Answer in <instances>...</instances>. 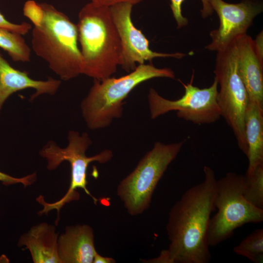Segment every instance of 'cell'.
Instances as JSON below:
<instances>
[{
	"label": "cell",
	"instance_id": "cell-5",
	"mask_svg": "<svg viewBox=\"0 0 263 263\" xmlns=\"http://www.w3.org/2000/svg\"><path fill=\"white\" fill-rule=\"evenodd\" d=\"M245 175L229 172L216 181L214 206L216 213L210 218L207 240L215 246L231 237L237 228L247 223L263 221V209L244 196Z\"/></svg>",
	"mask_w": 263,
	"mask_h": 263
},
{
	"label": "cell",
	"instance_id": "cell-3",
	"mask_svg": "<svg viewBox=\"0 0 263 263\" xmlns=\"http://www.w3.org/2000/svg\"><path fill=\"white\" fill-rule=\"evenodd\" d=\"M40 4L43 18L41 25L32 29V48L61 80L73 79L83 69L77 25L53 5Z\"/></svg>",
	"mask_w": 263,
	"mask_h": 263
},
{
	"label": "cell",
	"instance_id": "cell-1",
	"mask_svg": "<svg viewBox=\"0 0 263 263\" xmlns=\"http://www.w3.org/2000/svg\"><path fill=\"white\" fill-rule=\"evenodd\" d=\"M205 178L187 190L171 207L166 225L169 241L162 251L166 263H207L211 258L207 243L210 215L215 210L216 179L208 166Z\"/></svg>",
	"mask_w": 263,
	"mask_h": 263
},
{
	"label": "cell",
	"instance_id": "cell-24",
	"mask_svg": "<svg viewBox=\"0 0 263 263\" xmlns=\"http://www.w3.org/2000/svg\"><path fill=\"white\" fill-rule=\"evenodd\" d=\"M90 2L96 3L100 5L110 7L114 4L120 2H128L133 5L143 1L144 0H89Z\"/></svg>",
	"mask_w": 263,
	"mask_h": 263
},
{
	"label": "cell",
	"instance_id": "cell-9",
	"mask_svg": "<svg viewBox=\"0 0 263 263\" xmlns=\"http://www.w3.org/2000/svg\"><path fill=\"white\" fill-rule=\"evenodd\" d=\"M182 83L185 93L177 100L166 99L154 89H150L148 98L152 119L174 111L178 117L196 125L211 124L220 119L218 83L215 77L210 86L203 89L193 86L192 79L186 84Z\"/></svg>",
	"mask_w": 263,
	"mask_h": 263
},
{
	"label": "cell",
	"instance_id": "cell-25",
	"mask_svg": "<svg viewBox=\"0 0 263 263\" xmlns=\"http://www.w3.org/2000/svg\"><path fill=\"white\" fill-rule=\"evenodd\" d=\"M116 261L113 258L108 257H104L95 252L93 263H115Z\"/></svg>",
	"mask_w": 263,
	"mask_h": 263
},
{
	"label": "cell",
	"instance_id": "cell-20",
	"mask_svg": "<svg viewBox=\"0 0 263 263\" xmlns=\"http://www.w3.org/2000/svg\"><path fill=\"white\" fill-rule=\"evenodd\" d=\"M185 0H170V7L178 28H180L188 25V19L185 17L182 12V5ZM202 8L201 10L203 18H207L211 15L213 10L211 6L209 0H201Z\"/></svg>",
	"mask_w": 263,
	"mask_h": 263
},
{
	"label": "cell",
	"instance_id": "cell-21",
	"mask_svg": "<svg viewBox=\"0 0 263 263\" xmlns=\"http://www.w3.org/2000/svg\"><path fill=\"white\" fill-rule=\"evenodd\" d=\"M23 13L33 23L34 26L41 25L43 18V10L40 3L34 0H28L24 3Z\"/></svg>",
	"mask_w": 263,
	"mask_h": 263
},
{
	"label": "cell",
	"instance_id": "cell-8",
	"mask_svg": "<svg viewBox=\"0 0 263 263\" xmlns=\"http://www.w3.org/2000/svg\"><path fill=\"white\" fill-rule=\"evenodd\" d=\"M217 52L214 73L220 86L217 101L221 115L232 130L239 148L247 156L244 118L249 99L238 71L235 41Z\"/></svg>",
	"mask_w": 263,
	"mask_h": 263
},
{
	"label": "cell",
	"instance_id": "cell-6",
	"mask_svg": "<svg viewBox=\"0 0 263 263\" xmlns=\"http://www.w3.org/2000/svg\"><path fill=\"white\" fill-rule=\"evenodd\" d=\"M68 144L64 148H60L52 140L49 141L39 151L40 155L47 160V168L49 170L55 169L63 162L68 161L71 170L69 188L61 199L48 203L41 195L37 198L38 202L43 206L42 210L39 212L40 215L47 214L52 209H56L59 215L60 209L65 204L79 199V195L76 191L78 188L84 189L86 193L93 198L94 203L97 201L86 187L87 168L90 163L94 161L101 164L108 162L113 157V152L105 150L94 156H87L86 151L92 144V141L88 133L85 132L80 135L77 132L70 131L68 132Z\"/></svg>",
	"mask_w": 263,
	"mask_h": 263
},
{
	"label": "cell",
	"instance_id": "cell-17",
	"mask_svg": "<svg viewBox=\"0 0 263 263\" xmlns=\"http://www.w3.org/2000/svg\"><path fill=\"white\" fill-rule=\"evenodd\" d=\"M0 47L7 52L13 61L28 62L31 60V49L22 35L0 28Z\"/></svg>",
	"mask_w": 263,
	"mask_h": 263
},
{
	"label": "cell",
	"instance_id": "cell-15",
	"mask_svg": "<svg viewBox=\"0 0 263 263\" xmlns=\"http://www.w3.org/2000/svg\"><path fill=\"white\" fill-rule=\"evenodd\" d=\"M58 236L54 225L43 222L22 234L18 245L29 251L34 263H61L58 254Z\"/></svg>",
	"mask_w": 263,
	"mask_h": 263
},
{
	"label": "cell",
	"instance_id": "cell-2",
	"mask_svg": "<svg viewBox=\"0 0 263 263\" xmlns=\"http://www.w3.org/2000/svg\"><path fill=\"white\" fill-rule=\"evenodd\" d=\"M76 25L82 74L98 80L111 76L119 66L121 45L110 7L89 1L80 9Z\"/></svg>",
	"mask_w": 263,
	"mask_h": 263
},
{
	"label": "cell",
	"instance_id": "cell-10",
	"mask_svg": "<svg viewBox=\"0 0 263 263\" xmlns=\"http://www.w3.org/2000/svg\"><path fill=\"white\" fill-rule=\"evenodd\" d=\"M133 5L120 2L110 7L111 16L118 32L121 45L119 66L128 72L134 70L138 65L150 62L157 57L182 58V53H165L153 51L149 40L134 25L132 19Z\"/></svg>",
	"mask_w": 263,
	"mask_h": 263
},
{
	"label": "cell",
	"instance_id": "cell-13",
	"mask_svg": "<svg viewBox=\"0 0 263 263\" xmlns=\"http://www.w3.org/2000/svg\"><path fill=\"white\" fill-rule=\"evenodd\" d=\"M61 84L60 80L49 77L46 80H35L26 72L12 67L0 53V113L4 103L13 94L27 89H34L35 92L30 100L38 96L55 94Z\"/></svg>",
	"mask_w": 263,
	"mask_h": 263
},
{
	"label": "cell",
	"instance_id": "cell-4",
	"mask_svg": "<svg viewBox=\"0 0 263 263\" xmlns=\"http://www.w3.org/2000/svg\"><path fill=\"white\" fill-rule=\"evenodd\" d=\"M157 77L174 78L169 68H158L152 63L138 65L127 75L94 80V84L81 103L82 116L88 128L97 130L109 126L122 114L123 101L138 85Z\"/></svg>",
	"mask_w": 263,
	"mask_h": 263
},
{
	"label": "cell",
	"instance_id": "cell-16",
	"mask_svg": "<svg viewBox=\"0 0 263 263\" xmlns=\"http://www.w3.org/2000/svg\"><path fill=\"white\" fill-rule=\"evenodd\" d=\"M245 134L248 147V166L245 175H252L263 164V107L250 101L244 118Z\"/></svg>",
	"mask_w": 263,
	"mask_h": 263
},
{
	"label": "cell",
	"instance_id": "cell-18",
	"mask_svg": "<svg viewBox=\"0 0 263 263\" xmlns=\"http://www.w3.org/2000/svg\"><path fill=\"white\" fill-rule=\"evenodd\" d=\"M233 251L243 256L254 263H262L263 261V229H256L237 246Z\"/></svg>",
	"mask_w": 263,
	"mask_h": 263
},
{
	"label": "cell",
	"instance_id": "cell-22",
	"mask_svg": "<svg viewBox=\"0 0 263 263\" xmlns=\"http://www.w3.org/2000/svg\"><path fill=\"white\" fill-rule=\"evenodd\" d=\"M36 179V172L22 177L17 178L0 171V182L6 186L20 183L24 187H27L33 184Z\"/></svg>",
	"mask_w": 263,
	"mask_h": 263
},
{
	"label": "cell",
	"instance_id": "cell-7",
	"mask_svg": "<svg viewBox=\"0 0 263 263\" xmlns=\"http://www.w3.org/2000/svg\"><path fill=\"white\" fill-rule=\"evenodd\" d=\"M184 144V141L155 143L134 170L120 182L117 195L130 215L141 214L149 208L157 185Z\"/></svg>",
	"mask_w": 263,
	"mask_h": 263
},
{
	"label": "cell",
	"instance_id": "cell-12",
	"mask_svg": "<svg viewBox=\"0 0 263 263\" xmlns=\"http://www.w3.org/2000/svg\"><path fill=\"white\" fill-rule=\"evenodd\" d=\"M238 69L250 101L263 107V56L257 50L254 40L246 34L237 38Z\"/></svg>",
	"mask_w": 263,
	"mask_h": 263
},
{
	"label": "cell",
	"instance_id": "cell-11",
	"mask_svg": "<svg viewBox=\"0 0 263 263\" xmlns=\"http://www.w3.org/2000/svg\"><path fill=\"white\" fill-rule=\"evenodd\" d=\"M209 2L220 21L218 28L210 32L211 41L206 47L211 51L222 50L246 34L254 19L263 11L261 0H241L236 3L223 0Z\"/></svg>",
	"mask_w": 263,
	"mask_h": 263
},
{
	"label": "cell",
	"instance_id": "cell-23",
	"mask_svg": "<svg viewBox=\"0 0 263 263\" xmlns=\"http://www.w3.org/2000/svg\"><path fill=\"white\" fill-rule=\"evenodd\" d=\"M0 28L16 32L23 36L29 32L32 29V26L30 23L26 22L18 24L12 23L7 20L0 12Z\"/></svg>",
	"mask_w": 263,
	"mask_h": 263
},
{
	"label": "cell",
	"instance_id": "cell-14",
	"mask_svg": "<svg viewBox=\"0 0 263 263\" xmlns=\"http://www.w3.org/2000/svg\"><path fill=\"white\" fill-rule=\"evenodd\" d=\"M93 228L87 225L68 226L58 238L61 263H93L96 252Z\"/></svg>",
	"mask_w": 263,
	"mask_h": 263
},
{
	"label": "cell",
	"instance_id": "cell-19",
	"mask_svg": "<svg viewBox=\"0 0 263 263\" xmlns=\"http://www.w3.org/2000/svg\"><path fill=\"white\" fill-rule=\"evenodd\" d=\"M244 196L250 204L263 209V164L259 166L251 176L245 175Z\"/></svg>",
	"mask_w": 263,
	"mask_h": 263
}]
</instances>
